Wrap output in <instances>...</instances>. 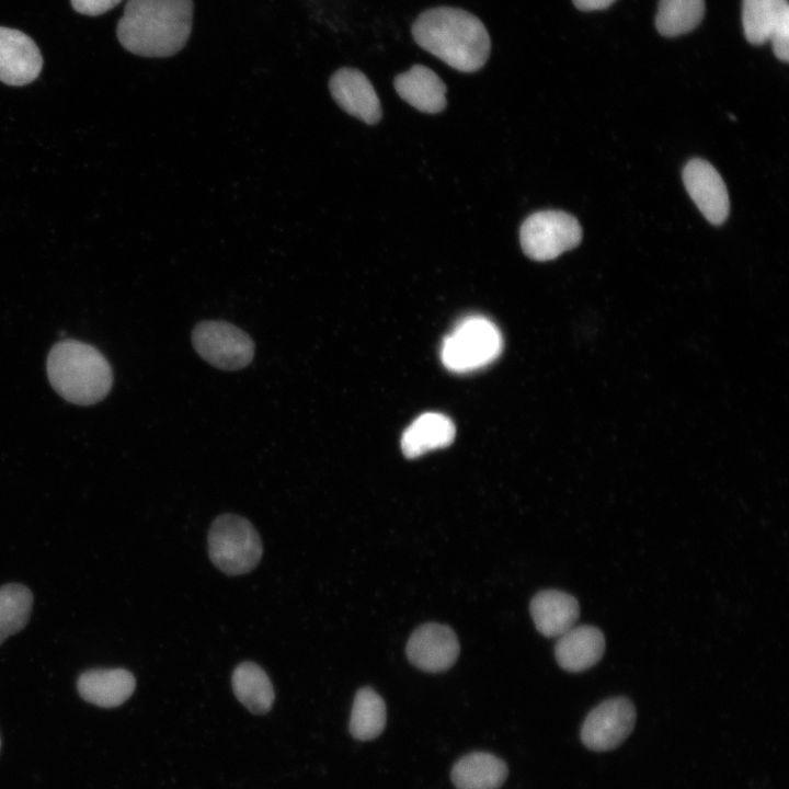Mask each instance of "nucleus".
I'll return each instance as SVG.
<instances>
[{
    "instance_id": "7",
    "label": "nucleus",
    "mask_w": 789,
    "mask_h": 789,
    "mask_svg": "<svg viewBox=\"0 0 789 789\" xmlns=\"http://www.w3.org/2000/svg\"><path fill=\"white\" fill-rule=\"evenodd\" d=\"M192 343L203 359L225 370L241 369L254 356V343L250 335L226 321L197 323L192 332Z\"/></svg>"
},
{
    "instance_id": "13",
    "label": "nucleus",
    "mask_w": 789,
    "mask_h": 789,
    "mask_svg": "<svg viewBox=\"0 0 789 789\" xmlns=\"http://www.w3.org/2000/svg\"><path fill=\"white\" fill-rule=\"evenodd\" d=\"M605 652L603 632L588 625L573 626L562 633L554 645V658L559 666L572 673L594 666Z\"/></svg>"
},
{
    "instance_id": "24",
    "label": "nucleus",
    "mask_w": 789,
    "mask_h": 789,
    "mask_svg": "<svg viewBox=\"0 0 789 789\" xmlns=\"http://www.w3.org/2000/svg\"><path fill=\"white\" fill-rule=\"evenodd\" d=\"M768 41L771 42L775 56L788 62L789 60V9L786 10L771 30Z\"/></svg>"
},
{
    "instance_id": "22",
    "label": "nucleus",
    "mask_w": 789,
    "mask_h": 789,
    "mask_svg": "<svg viewBox=\"0 0 789 789\" xmlns=\"http://www.w3.org/2000/svg\"><path fill=\"white\" fill-rule=\"evenodd\" d=\"M788 9L787 0H743L742 24L746 39L753 45L766 43L773 27Z\"/></svg>"
},
{
    "instance_id": "26",
    "label": "nucleus",
    "mask_w": 789,
    "mask_h": 789,
    "mask_svg": "<svg viewBox=\"0 0 789 789\" xmlns=\"http://www.w3.org/2000/svg\"><path fill=\"white\" fill-rule=\"evenodd\" d=\"M615 0H573L574 5L582 11H595L608 8Z\"/></svg>"
},
{
    "instance_id": "11",
    "label": "nucleus",
    "mask_w": 789,
    "mask_h": 789,
    "mask_svg": "<svg viewBox=\"0 0 789 789\" xmlns=\"http://www.w3.org/2000/svg\"><path fill=\"white\" fill-rule=\"evenodd\" d=\"M43 58L35 42L21 31L0 26V81L24 85L35 80Z\"/></svg>"
},
{
    "instance_id": "16",
    "label": "nucleus",
    "mask_w": 789,
    "mask_h": 789,
    "mask_svg": "<svg viewBox=\"0 0 789 789\" xmlns=\"http://www.w3.org/2000/svg\"><path fill=\"white\" fill-rule=\"evenodd\" d=\"M395 89L402 100L424 113H438L446 106V85L430 68L415 65L396 77Z\"/></svg>"
},
{
    "instance_id": "1",
    "label": "nucleus",
    "mask_w": 789,
    "mask_h": 789,
    "mask_svg": "<svg viewBox=\"0 0 789 789\" xmlns=\"http://www.w3.org/2000/svg\"><path fill=\"white\" fill-rule=\"evenodd\" d=\"M193 0H128L116 34L122 46L142 57H169L186 44Z\"/></svg>"
},
{
    "instance_id": "14",
    "label": "nucleus",
    "mask_w": 789,
    "mask_h": 789,
    "mask_svg": "<svg viewBox=\"0 0 789 789\" xmlns=\"http://www.w3.org/2000/svg\"><path fill=\"white\" fill-rule=\"evenodd\" d=\"M529 611L536 629L545 637H560L580 616L574 596L559 590H544L530 601Z\"/></svg>"
},
{
    "instance_id": "6",
    "label": "nucleus",
    "mask_w": 789,
    "mask_h": 789,
    "mask_svg": "<svg viewBox=\"0 0 789 789\" xmlns=\"http://www.w3.org/2000/svg\"><path fill=\"white\" fill-rule=\"evenodd\" d=\"M582 240L578 219L562 210H541L528 216L521 226L523 252L535 261H549L574 249Z\"/></svg>"
},
{
    "instance_id": "23",
    "label": "nucleus",
    "mask_w": 789,
    "mask_h": 789,
    "mask_svg": "<svg viewBox=\"0 0 789 789\" xmlns=\"http://www.w3.org/2000/svg\"><path fill=\"white\" fill-rule=\"evenodd\" d=\"M33 605L32 592L22 584L0 587V644L25 627Z\"/></svg>"
},
{
    "instance_id": "2",
    "label": "nucleus",
    "mask_w": 789,
    "mask_h": 789,
    "mask_svg": "<svg viewBox=\"0 0 789 789\" xmlns=\"http://www.w3.org/2000/svg\"><path fill=\"white\" fill-rule=\"evenodd\" d=\"M416 44L451 68L473 72L484 66L490 54V37L473 14L450 7L423 12L412 25Z\"/></svg>"
},
{
    "instance_id": "19",
    "label": "nucleus",
    "mask_w": 789,
    "mask_h": 789,
    "mask_svg": "<svg viewBox=\"0 0 789 789\" xmlns=\"http://www.w3.org/2000/svg\"><path fill=\"white\" fill-rule=\"evenodd\" d=\"M232 690L252 713H267L274 702V688L265 671L253 662H242L232 672Z\"/></svg>"
},
{
    "instance_id": "5",
    "label": "nucleus",
    "mask_w": 789,
    "mask_h": 789,
    "mask_svg": "<svg viewBox=\"0 0 789 789\" xmlns=\"http://www.w3.org/2000/svg\"><path fill=\"white\" fill-rule=\"evenodd\" d=\"M502 336L489 319L472 316L462 319L444 339L441 358L454 373H469L492 363L502 351Z\"/></svg>"
},
{
    "instance_id": "9",
    "label": "nucleus",
    "mask_w": 789,
    "mask_h": 789,
    "mask_svg": "<svg viewBox=\"0 0 789 789\" xmlns=\"http://www.w3.org/2000/svg\"><path fill=\"white\" fill-rule=\"evenodd\" d=\"M460 645L454 630L438 622H425L410 636L405 653L416 668L426 673L449 670L458 659Z\"/></svg>"
},
{
    "instance_id": "25",
    "label": "nucleus",
    "mask_w": 789,
    "mask_h": 789,
    "mask_svg": "<svg viewBox=\"0 0 789 789\" xmlns=\"http://www.w3.org/2000/svg\"><path fill=\"white\" fill-rule=\"evenodd\" d=\"M121 1L122 0H71V4L77 12L93 16L111 10Z\"/></svg>"
},
{
    "instance_id": "17",
    "label": "nucleus",
    "mask_w": 789,
    "mask_h": 789,
    "mask_svg": "<svg viewBox=\"0 0 789 789\" xmlns=\"http://www.w3.org/2000/svg\"><path fill=\"white\" fill-rule=\"evenodd\" d=\"M507 775L502 758L488 752H471L454 764L450 780L456 789H500Z\"/></svg>"
},
{
    "instance_id": "15",
    "label": "nucleus",
    "mask_w": 789,
    "mask_h": 789,
    "mask_svg": "<svg viewBox=\"0 0 789 789\" xmlns=\"http://www.w3.org/2000/svg\"><path fill=\"white\" fill-rule=\"evenodd\" d=\"M77 687L85 701L113 708L124 704L133 695L136 679L124 668L89 670L80 675Z\"/></svg>"
},
{
    "instance_id": "21",
    "label": "nucleus",
    "mask_w": 789,
    "mask_h": 789,
    "mask_svg": "<svg viewBox=\"0 0 789 789\" xmlns=\"http://www.w3.org/2000/svg\"><path fill=\"white\" fill-rule=\"evenodd\" d=\"M704 13V0H660L655 26L663 36H678L694 30Z\"/></svg>"
},
{
    "instance_id": "3",
    "label": "nucleus",
    "mask_w": 789,
    "mask_h": 789,
    "mask_svg": "<svg viewBox=\"0 0 789 789\" xmlns=\"http://www.w3.org/2000/svg\"><path fill=\"white\" fill-rule=\"evenodd\" d=\"M47 374L54 389L67 401L89 405L111 390L113 374L108 362L93 346L75 340L55 344L47 358Z\"/></svg>"
},
{
    "instance_id": "4",
    "label": "nucleus",
    "mask_w": 789,
    "mask_h": 789,
    "mask_svg": "<svg viewBox=\"0 0 789 789\" xmlns=\"http://www.w3.org/2000/svg\"><path fill=\"white\" fill-rule=\"evenodd\" d=\"M208 554L216 568L228 575L253 570L263 553L262 541L254 526L244 517L222 514L208 530Z\"/></svg>"
},
{
    "instance_id": "20",
    "label": "nucleus",
    "mask_w": 789,
    "mask_h": 789,
    "mask_svg": "<svg viewBox=\"0 0 789 789\" xmlns=\"http://www.w3.org/2000/svg\"><path fill=\"white\" fill-rule=\"evenodd\" d=\"M387 722L386 705L381 696L370 687H363L355 694L348 731L358 741L378 737Z\"/></svg>"
},
{
    "instance_id": "8",
    "label": "nucleus",
    "mask_w": 789,
    "mask_h": 789,
    "mask_svg": "<svg viewBox=\"0 0 789 789\" xmlns=\"http://www.w3.org/2000/svg\"><path fill=\"white\" fill-rule=\"evenodd\" d=\"M636 708L626 697H613L594 707L586 716L581 740L594 752H606L618 747L632 732L636 723Z\"/></svg>"
},
{
    "instance_id": "10",
    "label": "nucleus",
    "mask_w": 789,
    "mask_h": 789,
    "mask_svg": "<svg viewBox=\"0 0 789 789\" xmlns=\"http://www.w3.org/2000/svg\"><path fill=\"white\" fill-rule=\"evenodd\" d=\"M683 181L705 218L712 225H721L729 215L730 201L718 171L706 160L691 159L684 167Z\"/></svg>"
},
{
    "instance_id": "18",
    "label": "nucleus",
    "mask_w": 789,
    "mask_h": 789,
    "mask_svg": "<svg viewBox=\"0 0 789 789\" xmlns=\"http://www.w3.org/2000/svg\"><path fill=\"white\" fill-rule=\"evenodd\" d=\"M453 421L442 413L427 412L416 418L404 431L401 448L409 458L448 446L455 438Z\"/></svg>"
},
{
    "instance_id": "12",
    "label": "nucleus",
    "mask_w": 789,
    "mask_h": 789,
    "mask_svg": "<svg viewBox=\"0 0 789 789\" xmlns=\"http://www.w3.org/2000/svg\"><path fill=\"white\" fill-rule=\"evenodd\" d=\"M329 89L333 100L347 114L367 124L379 122V99L368 78L359 70L347 67L336 70L329 81Z\"/></svg>"
}]
</instances>
